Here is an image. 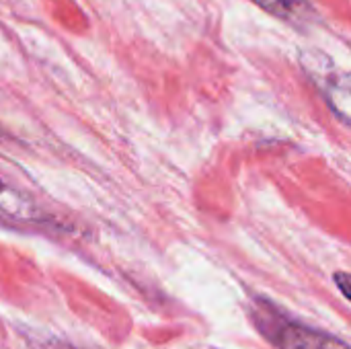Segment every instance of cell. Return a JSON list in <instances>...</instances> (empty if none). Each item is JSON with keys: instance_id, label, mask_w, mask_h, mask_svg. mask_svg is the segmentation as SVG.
Masks as SVG:
<instances>
[{"instance_id": "1", "label": "cell", "mask_w": 351, "mask_h": 349, "mask_svg": "<svg viewBox=\"0 0 351 349\" xmlns=\"http://www.w3.org/2000/svg\"><path fill=\"white\" fill-rule=\"evenodd\" d=\"M263 311L265 319L257 317V325L278 349H351V346L335 335L276 319L271 304H263Z\"/></svg>"}, {"instance_id": "2", "label": "cell", "mask_w": 351, "mask_h": 349, "mask_svg": "<svg viewBox=\"0 0 351 349\" xmlns=\"http://www.w3.org/2000/svg\"><path fill=\"white\" fill-rule=\"evenodd\" d=\"M41 218V210L33 202V197L0 175V222L35 224Z\"/></svg>"}, {"instance_id": "5", "label": "cell", "mask_w": 351, "mask_h": 349, "mask_svg": "<svg viewBox=\"0 0 351 349\" xmlns=\"http://www.w3.org/2000/svg\"><path fill=\"white\" fill-rule=\"evenodd\" d=\"M62 349H68V348H62Z\"/></svg>"}, {"instance_id": "3", "label": "cell", "mask_w": 351, "mask_h": 349, "mask_svg": "<svg viewBox=\"0 0 351 349\" xmlns=\"http://www.w3.org/2000/svg\"><path fill=\"white\" fill-rule=\"evenodd\" d=\"M253 2L269 14L284 19V21H294V23L308 21L313 12L306 0H253Z\"/></svg>"}, {"instance_id": "4", "label": "cell", "mask_w": 351, "mask_h": 349, "mask_svg": "<svg viewBox=\"0 0 351 349\" xmlns=\"http://www.w3.org/2000/svg\"><path fill=\"white\" fill-rule=\"evenodd\" d=\"M333 280H335V284H337V288L341 290V294L351 300V274H346V272H337L335 276H333Z\"/></svg>"}]
</instances>
